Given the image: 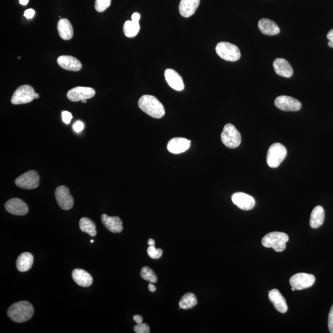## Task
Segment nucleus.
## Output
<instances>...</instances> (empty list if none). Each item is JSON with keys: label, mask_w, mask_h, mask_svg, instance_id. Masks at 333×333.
I'll list each match as a JSON object with an SVG mask.
<instances>
[{"label": "nucleus", "mask_w": 333, "mask_h": 333, "mask_svg": "<svg viewBox=\"0 0 333 333\" xmlns=\"http://www.w3.org/2000/svg\"><path fill=\"white\" fill-rule=\"evenodd\" d=\"M328 328L331 333H333V305L330 310L329 316H328Z\"/></svg>", "instance_id": "nucleus-34"}, {"label": "nucleus", "mask_w": 333, "mask_h": 333, "mask_svg": "<svg viewBox=\"0 0 333 333\" xmlns=\"http://www.w3.org/2000/svg\"><path fill=\"white\" fill-rule=\"evenodd\" d=\"M200 0H181L179 4L180 15L189 17L195 13L200 6Z\"/></svg>", "instance_id": "nucleus-21"}, {"label": "nucleus", "mask_w": 333, "mask_h": 333, "mask_svg": "<svg viewBox=\"0 0 333 333\" xmlns=\"http://www.w3.org/2000/svg\"><path fill=\"white\" fill-rule=\"evenodd\" d=\"M275 105L277 108L283 111H298L302 107V104L299 100L284 95L280 96L276 98Z\"/></svg>", "instance_id": "nucleus-11"}, {"label": "nucleus", "mask_w": 333, "mask_h": 333, "mask_svg": "<svg viewBox=\"0 0 333 333\" xmlns=\"http://www.w3.org/2000/svg\"><path fill=\"white\" fill-rule=\"evenodd\" d=\"M141 15L140 13H134L132 16V20L134 22H139L140 21Z\"/></svg>", "instance_id": "nucleus-38"}, {"label": "nucleus", "mask_w": 333, "mask_h": 333, "mask_svg": "<svg viewBox=\"0 0 333 333\" xmlns=\"http://www.w3.org/2000/svg\"><path fill=\"white\" fill-rule=\"evenodd\" d=\"M84 128L83 123L81 122V121H77L74 125H73V129L77 133H79L81 131H83Z\"/></svg>", "instance_id": "nucleus-36"}, {"label": "nucleus", "mask_w": 333, "mask_h": 333, "mask_svg": "<svg viewBox=\"0 0 333 333\" xmlns=\"http://www.w3.org/2000/svg\"><path fill=\"white\" fill-rule=\"evenodd\" d=\"M35 93L33 86L27 85L20 86L11 98V103L16 105L29 103L35 99Z\"/></svg>", "instance_id": "nucleus-7"}, {"label": "nucleus", "mask_w": 333, "mask_h": 333, "mask_svg": "<svg viewBox=\"0 0 333 333\" xmlns=\"http://www.w3.org/2000/svg\"><path fill=\"white\" fill-rule=\"evenodd\" d=\"M112 0H96L95 10L99 13L104 12L110 6Z\"/></svg>", "instance_id": "nucleus-31"}, {"label": "nucleus", "mask_w": 333, "mask_h": 333, "mask_svg": "<svg viewBox=\"0 0 333 333\" xmlns=\"http://www.w3.org/2000/svg\"><path fill=\"white\" fill-rule=\"evenodd\" d=\"M134 332L136 333H149L150 328L146 323H139L134 327Z\"/></svg>", "instance_id": "nucleus-33"}, {"label": "nucleus", "mask_w": 333, "mask_h": 333, "mask_svg": "<svg viewBox=\"0 0 333 333\" xmlns=\"http://www.w3.org/2000/svg\"><path fill=\"white\" fill-rule=\"evenodd\" d=\"M55 197L61 209L68 211L74 206V198L70 195L69 189L67 186L63 185L58 187L55 191Z\"/></svg>", "instance_id": "nucleus-10"}, {"label": "nucleus", "mask_w": 333, "mask_h": 333, "mask_svg": "<svg viewBox=\"0 0 333 333\" xmlns=\"http://www.w3.org/2000/svg\"><path fill=\"white\" fill-rule=\"evenodd\" d=\"M268 298L277 311L280 313H286L287 310L286 301L278 289H272L269 292Z\"/></svg>", "instance_id": "nucleus-18"}, {"label": "nucleus", "mask_w": 333, "mask_h": 333, "mask_svg": "<svg viewBox=\"0 0 333 333\" xmlns=\"http://www.w3.org/2000/svg\"><path fill=\"white\" fill-rule=\"evenodd\" d=\"M276 74L280 76L290 78L293 74V69L289 63L283 58H277L273 63Z\"/></svg>", "instance_id": "nucleus-19"}, {"label": "nucleus", "mask_w": 333, "mask_h": 333, "mask_svg": "<svg viewBox=\"0 0 333 333\" xmlns=\"http://www.w3.org/2000/svg\"><path fill=\"white\" fill-rule=\"evenodd\" d=\"M289 240L287 234L283 232L269 233L262 239V244L264 247L273 248L277 252H282L286 249V244Z\"/></svg>", "instance_id": "nucleus-3"}, {"label": "nucleus", "mask_w": 333, "mask_h": 333, "mask_svg": "<svg viewBox=\"0 0 333 333\" xmlns=\"http://www.w3.org/2000/svg\"><path fill=\"white\" fill-rule=\"evenodd\" d=\"M258 27L260 31L266 35H276L280 33V29L278 25L273 20L266 18H263L259 20Z\"/></svg>", "instance_id": "nucleus-23"}, {"label": "nucleus", "mask_w": 333, "mask_h": 333, "mask_svg": "<svg viewBox=\"0 0 333 333\" xmlns=\"http://www.w3.org/2000/svg\"><path fill=\"white\" fill-rule=\"evenodd\" d=\"M133 320L135 321L136 324L143 323V317L139 316V315H136L133 316Z\"/></svg>", "instance_id": "nucleus-39"}, {"label": "nucleus", "mask_w": 333, "mask_h": 333, "mask_svg": "<svg viewBox=\"0 0 333 333\" xmlns=\"http://www.w3.org/2000/svg\"><path fill=\"white\" fill-rule=\"evenodd\" d=\"M101 220L109 231L115 233L122 232V222L118 216H110L104 214L101 216Z\"/></svg>", "instance_id": "nucleus-20"}, {"label": "nucleus", "mask_w": 333, "mask_h": 333, "mask_svg": "<svg viewBox=\"0 0 333 333\" xmlns=\"http://www.w3.org/2000/svg\"><path fill=\"white\" fill-rule=\"evenodd\" d=\"M62 118L63 122L66 124H69L72 118V114L68 111H63L62 113Z\"/></svg>", "instance_id": "nucleus-35"}, {"label": "nucleus", "mask_w": 333, "mask_h": 333, "mask_svg": "<svg viewBox=\"0 0 333 333\" xmlns=\"http://www.w3.org/2000/svg\"><path fill=\"white\" fill-rule=\"evenodd\" d=\"M316 277L312 274L305 273H300L291 277L289 280L292 287L295 290H303L309 288L315 283Z\"/></svg>", "instance_id": "nucleus-9"}, {"label": "nucleus", "mask_w": 333, "mask_h": 333, "mask_svg": "<svg viewBox=\"0 0 333 333\" xmlns=\"http://www.w3.org/2000/svg\"><path fill=\"white\" fill-rule=\"evenodd\" d=\"M191 141L184 138H174L168 141L167 150L171 153H183L190 148Z\"/></svg>", "instance_id": "nucleus-16"}, {"label": "nucleus", "mask_w": 333, "mask_h": 333, "mask_svg": "<svg viewBox=\"0 0 333 333\" xmlns=\"http://www.w3.org/2000/svg\"><path fill=\"white\" fill-rule=\"evenodd\" d=\"M29 0H19V3L22 5H26L29 3Z\"/></svg>", "instance_id": "nucleus-43"}, {"label": "nucleus", "mask_w": 333, "mask_h": 333, "mask_svg": "<svg viewBox=\"0 0 333 333\" xmlns=\"http://www.w3.org/2000/svg\"><path fill=\"white\" fill-rule=\"evenodd\" d=\"M147 252L150 258L157 259L160 258L163 255V251L161 249L155 248V246H150V247L148 248Z\"/></svg>", "instance_id": "nucleus-32"}, {"label": "nucleus", "mask_w": 333, "mask_h": 333, "mask_svg": "<svg viewBox=\"0 0 333 333\" xmlns=\"http://www.w3.org/2000/svg\"><path fill=\"white\" fill-rule=\"evenodd\" d=\"M34 310L33 305L27 301H20L9 308L7 314L15 322L23 323L33 317Z\"/></svg>", "instance_id": "nucleus-2"}, {"label": "nucleus", "mask_w": 333, "mask_h": 333, "mask_svg": "<svg viewBox=\"0 0 333 333\" xmlns=\"http://www.w3.org/2000/svg\"><path fill=\"white\" fill-rule=\"evenodd\" d=\"M95 90L90 87L77 86L68 92V99L73 102L82 101V100L90 99L95 95Z\"/></svg>", "instance_id": "nucleus-12"}, {"label": "nucleus", "mask_w": 333, "mask_h": 333, "mask_svg": "<svg viewBox=\"0 0 333 333\" xmlns=\"http://www.w3.org/2000/svg\"><path fill=\"white\" fill-rule=\"evenodd\" d=\"M15 183L20 188L33 190L39 185V175L36 171L30 170L18 177Z\"/></svg>", "instance_id": "nucleus-8"}, {"label": "nucleus", "mask_w": 333, "mask_h": 333, "mask_svg": "<svg viewBox=\"0 0 333 333\" xmlns=\"http://www.w3.org/2000/svg\"><path fill=\"white\" fill-rule=\"evenodd\" d=\"M5 209L9 213L15 216H24L29 212L26 202L19 198H13L6 202Z\"/></svg>", "instance_id": "nucleus-13"}, {"label": "nucleus", "mask_w": 333, "mask_h": 333, "mask_svg": "<svg viewBox=\"0 0 333 333\" xmlns=\"http://www.w3.org/2000/svg\"><path fill=\"white\" fill-rule=\"evenodd\" d=\"M148 289H149V290L150 292H154L156 291V286H155L154 284H152V283H150L148 285Z\"/></svg>", "instance_id": "nucleus-41"}, {"label": "nucleus", "mask_w": 333, "mask_h": 333, "mask_svg": "<svg viewBox=\"0 0 333 333\" xmlns=\"http://www.w3.org/2000/svg\"><path fill=\"white\" fill-rule=\"evenodd\" d=\"M325 211L322 207L318 206L315 207L310 216V227L312 229H318L321 227L325 220Z\"/></svg>", "instance_id": "nucleus-25"}, {"label": "nucleus", "mask_w": 333, "mask_h": 333, "mask_svg": "<svg viewBox=\"0 0 333 333\" xmlns=\"http://www.w3.org/2000/svg\"><path fill=\"white\" fill-rule=\"evenodd\" d=\"M198 304L197 298L195 294L188 293L181 298L179 302L180 309L188 310L192 309Z\"/></svg>", "instance_id": "nucleus-28"}, {"label": "nucleus", "mask_w": 333, "mask_h": 333, "mask_svg": "<svg viewBox=\"0 0 333 333\" xmlns=\"http://www.w3.org/2000/svg\"><path fill=\"white\" fill-rule=\"evenodd\" d=\"M35 15V11L33 10V9H29V10L25 11L24 17L27 18V19H31Z\"/></svg>", "instance_id": "nucleus-37"}, {"label": "nucleus", "mask_w": 333, "mask_h": 333, "mask_svg": "<svg viewBox=\"0 0 333 333\" xmlns=\"http://www.w3.org/2000/svg\"><path fill=\"white\" fill-rule=\"evenodd\" d=\"M216 51L219 57L230 62H235L241 58V52L238 48L229 42L218 43Z\"/></svg>", "instance_id": "nucleus-5"}, {"label": "nucleus", "mask_w": 333, "mask_h": 333, "mask_svg": "<svg viewBox=\"0 0 333 333\" xmlns=\"http://www.w3.org/2000/svg\"><path fill=\"white\" fill-rule=\"evenodd\" d=\"M72 276L74 282L82 287H89L93 283L92 275L82 269H75L72 271Z\"/></svg>", "instance_id": "nucleus-22"}, {"label": "nucleus", "mask_w": 333, "mask_h": 333, "mask_svg": "<svg viewBox=\"0 0 333 333\" xmlns=\"http://www.w3.org/2000/svg\"><path fill=\"white\" fill-rule=\"evenodd\" d=\"M232 200L236 206L244 211L252 209L255 204L254 198L244 193L233 194L232 196Z\"/></svg>", "instance_id": "nucleus-14"}, {"label": "nucleus", "mask_w": 333, "mask_h": 333, "mask_svg": "<svg viewBox=\"0 0 333 333\" xmlns=\"http://www.w3.org/2000/svg\"><path fill=\"white\" fill-rule=\"evenodd\" d=\"M221 140L225 147L233 149L240 145L241 136L233 125L228 124L223 128L221 134Z\"/></svg>", "instance_id": "nucleus-6"}, {"label": "nucleus", "mask_w": 333, "mask_h": 333, "mask_svg": "<svg viewBox=\"0 0 333 333\" xmlns=\"http://www.w3.org/2000/svg\"><path fill=\"white\" fill-rule=\"evenodd\" d=\"M140 275L143 280L152 283H156L157 281L156 275L155 274L154 271L150 269L149 266H143L141 268Z\"/></svg>", "instance_id": "nucleus-30"}, {"label": "nucleus", "mask_w": 333, "mask_h": 333, "mask_svg": "<svg viewBox=\"0 0 333 333\" xmlns=\"http://www.w3.org/2000/svg\"><path fill=\"white\" fill-rule=\"evenodd\" d=\"M58 31L59 35L62 39L69 40L74 35L73 27L69 20L61 19L58 23Z\"/></svg>", "instance_id": "nucleus-24"}, {"label": "nucleus", "mask_w": 333, "mask_h": 333, "mask_svg": "<svg viewBox=\"0 0 333 333\" xmlns=\"http://www.w3.org/2000/svg\"><path fill=\"white\" fill-rule=\"evenodd\" d=\"M140 26L139 22L133 20H127L124 26V33L127 37L133 38L137 35L140 31Z\"/></svg>", "instance_id": "nucleus-29"}, {"label": "nucleus", "mask_w": 333, "mask_h": 333, "mask_svg": "<svg viewBox=\"0 0 333 333\" xmlns=\"http://www.w3.org/2000/svg\"><path fill=\"white\" fill-rule=\"evenodd\" d=\"M138 106L144 113L151 117L160 118L165 115L163 104L154 96H143L139 100Z\"/></svg>", "instance_id": "nucleus-1"}, {"label": "nucleus", "mask_w": 333, "mask_h": 333, "mask_svg": "<svg viewBox=\"0 0 333 333\" xmlns=\"http://www.w3.org/2000/svg\"><path fill=\"white\" fill-rule=\"evenodd\" d=\"M148 245L149 246H155V241L153 239H150L148 241Z\"/></svg>", "instance_id": "nucleus-42"}, {"label": "nucleus", "mask_w": 333, "mask_h": 333, "mask_svg": "<svg viewBox=\"0 0 333 333\" xmlns=\"http://www.w3.org/2000/svg\"><path fill=\"white\" fill-rule=\"evenodd\" d=\"M287 150L282 144L277 143L273 144L269 148L266 163L271 168H277L284 161L286 157Z\"/></svg>", "instance_id": "nucleus-4"}, {"label": "nucleus", "mask_w": 333, "mask_h": 333, "mask_svg": "<svg viewBox=\"0 0 333 333\" xmlns=\"http://www.w3.org/2000/svg\"><path fill=\"white\" fill-rule=\"evenodd\" d=\"M33 263V255L29 252H24L20 254L17 259V267L22 272L27 271L31 268Z\"/></svg>", "instance_id": "nucleus-26"}, {"label": "nucleus", "mask_w": 333, "mask_h": 333, "mask_svg": "<svg viewBox=\"0 0 333 333\" xmlns=\"http://www.w3.org/2000/svg\"><path fill=\"white\" fill-rule=\"evenodd\" d=\"M82 102H83V103H86V100H82Z\"/></svg>", "instance_id": "nucleus-46"}, {"label": "nucleus", "mask_w": 333, "mask_h": 333, "mask_svg": "<svg viewBox=\"0 0 333 333\" xmlns=\"http://www.w3.org/2000/svg\"><path fill=\"white\" fill-rule=\"evenodd\" d=\"M79 226L82 232L86 233L91 236L97 235V227L95 223L90 218H82L79 222Z\"/></svg>", "instance_id": "nucleus-27"}, {"label": "nucleus", "mask_w": 333, "mask_h": 333, "mask_svg": "<svg viewBox=\"0 0 333 333\" xmlns=\"http://www.w3.org/2000/svg\"><path fill=\"white\" fill-rule=\"evenodd\" d=\"M90 242H91V243H94V240H93V239H92V240H91Z\"/></svg>", "instance_id": "nucleus-47"}, {"label": "nucleus", "mask_w": 333, "mask_h": 333, "mask_svg": "<svg viewBox=\"0 0 333 333\" xmlns=\"http://www.w3.org/2000/svg\"><path fill=\"white\" fill-rule=\"evenodd\" d=\"M34 98H35V99H38V98H39V95H38V93H35V95H34Z\"/></svg>", "instance_id": "nucleus-45"}, {"label": "nucleus", "mask_w": 333, "mask_h": 333, "mask_svg": "<svg viewBox=\"0 0 333 333\" xmlns=\"http://www.w3.org/2000/svg\"><path fill=\"white\" fill-rule=\"evenodd\" d=\"M327 38L329 41L333 43V29L331 30L327 34Z\"/></svg>", "instance_id": "nucleus-40"}, {"label": "nucleus", "mask_w": 333, "mask_h": 333, "mask_svg": "<svg viewBox=\"0 0 333 333\" xmlns=\"http://www.w3.org/2000/svg\"><path fill=\"white\" fill-rule=\"evenodd\" d=\"M328 45L330 48H333V43L332 42H331V41H329V42H328Z\"/></svg>", "instance_id": "nucleus-44"}, {"label": "nucleus", "mask_w": 333, "mask_h": 333, "mask_svg": "<svg viewBox=\"0 0 333 333\" xmlns=\"http://www.w3.org/2000/svg\"><path fill=\"white\" fill-rule=\"evenodd\" d=\"M57 62L63 69L70 70V71H79L82 67V64L80 61L73 56H59Z\"/></svg>", "instance_id": "nucleus-17"}, {"label": "nucleus", "mask_w": 333, "mask_h": 333, "mask_svg": "<svg viewBox=\"0 0 333 333\" xmlns=\"http://www.w3.org/2000/svg\"><path fill=\"white\" fill-rule=\"evenodd\" d=\"M166 81L168 85L173 90L179 91L183 90L184 85L183 79L179 73L172 69H167L164 73Z\"/></svg>", "instance_id": "nucleus-15"}]
</instances>
